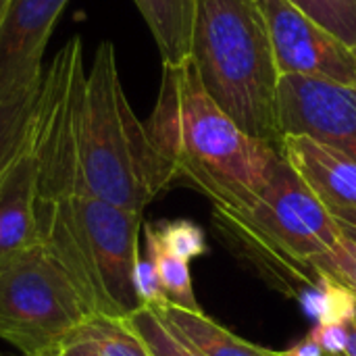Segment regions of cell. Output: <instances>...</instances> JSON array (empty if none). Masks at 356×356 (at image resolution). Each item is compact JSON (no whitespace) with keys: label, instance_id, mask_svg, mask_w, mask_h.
Here are the masks:
<instances>
[{"label":"cell","instance_id":"obj_15","mask_svg":"<svg viewBox=\"0 0 356 356\" xmlns=\"http://www.w3.org/2000/svg\"><path fill=\"white\" fill-rule=\"evenodd\" d=\"M144 232V240H146V248L152 252L154 263H156V271H159V280L163 286V292L169 300V305L192 311V313H202L196 294H194V286H192V275H190V265L188 261H181L173 254H169L156 236V229L152 223L142 225Z\"/></svg>","mask_w":356,"mask_h":356},{"label":"cell","instance_id":"obj_23","mask_svg":"<svg viewBox=\"0 0 356 356\" xmlns=\"http://www.w3.org/2000/svg\"><path fill=\"white\" fill-rule=\"evenodd\" d=\"M325 355H344L346 344H348V330L346 323H323L315 325L309 334Z\"/></svg>","mask_w":356,"mask_h":356},{"label":"cell","instance_id":"obj_31","mask_svg":"<svg viewBox=\"0 0 356 356\" xmlns=\"http://www.w3.org/2000/svg\"><path fill=\"white\" fill-rule=\"evenodd\" d=\"M282 356H286V355H284V353H282Z\"/></svg>","mask_w":356,"mask_h":356},{"label":"cell","instance_id":"obj_32","mask_svg":"<svg viewBox=\"0 0 356 356\" xmlns=\"http://www.w3.org/2000/svg\"><path fill=\"white\" fill-rule=\"evenodd\" d=\"M355 50H356V44H355Z\"/></svg>","mask_w":356,"mask_h":356},{"label":"cell","instance_id":"obj_30","mask_svg":"<svg viewBox=\"0 0 356 356\" xmlns=\"http://www.w3.org/2000/svg\"><path fill=\"white\" fill-rule=\"evenodd\" d=\"M0 356H8V355H0Z\"/></svg>","mask_w":356,"mask_h":356},{"label":"cell","instance_id":"obj_7","mask_svg":"<svg viewBox=\"0 0 356 356\" xmlns=\"http://www.w3.org/2000/svg\"><path fill=\"white\" fill-rule=\"evenodd\" d=\"M273 44L280 75H305L356 86V50L290 0H257Z\"/></svg>","mask_w":356,"mask_h":356},{"label":"cell","instance_id":"obj_18","mask_svg":"<svg viewBox=\"0 0 356 356\" xmlns=\"http://www.w3.org/2000/svg\"><path fill=\"white\" fill-rule=\"evenodd\" d=\"M79 336L92 344L94 356H150L144 342L123 319L94 315L79 330Z\"/></svg>","mask_w":356,"mask_h":356},{"label":"cell","instance_id":"obj_8","mask_svg":"<svg viewBox=\"0 0 356 356\" xmlns=\"http://www.w3.org/2000/svg\"><path fill=\"white\" fill-rule=\"evenodd\" d=\"M277 106L284 136H309L356 161V86L284 75Z\"/></svg>","mask_w":356,"mask_h":356},{"label":"cell","instance_id":"obj_11","mask_svg":"<svg viewBox=\"0 0 356 356\" xmlns=\"http://www.w3.org/2000/svg\"><path fill=\"white\" fill-rule=\"evenodd\" d=\"M35 198L38 159L31 140L27 150L0 177V267L40 242Z\"/></svg>","mask_w":356,"mask_h":356},{"label":"cell","instance_id":"obj_12","mask_svg":"<svg viewBox=\"0 0 356 356\" xmlns=\"http://www.w3.org/2000/svg\"><path fill=\"white\" fill-rule=\"evenodd\" d=\"M146 21L163 65H179L190 58L192 31L198 0H134Z\"/></svg>","mask_w":356,"mask_h":356},{"label":"cell","instance_id":"obj_4","mask_svg":"<svg viewBox=\"0 0 356 356\" xmlns=\"http://www.w3.org/2000/svg\"><path fill=\"white\" fill-rule=\"evenodd\" d=\"M190 58L204 90L240 129L282 150V75L259 2L198 0Z\"/></svg>","mask_w":356,"mask_h":356},{"label":"cell","instance_id":"obj_25","mask_svg":"<svg viewBox=\"0 0 356 356\" xmlns=\"http://www.w3.org/2000/svg\"><path fill=\"white\" fill-rule=\"evenodd\" d=\"M286 356H325L323 353V348L311 338V336H307L302 342H298L296 346H292L290 350H286L284 353Z\"/></svg>","mask_w":356,"mask_h":356},{"label":"cell","instance_id":"obj_3","mask_svg":"<svg viewBox=\"0 0 356 356\" xmlns=\"http://www.w3.org/2000/svg\"><path fill=\"white\" fill-rule=\"evenodd\" d=\"M38 240L65 267L94 315L125 319L140 309L136 265L142 213L81 192L35 198Z\"/></svg>","mask_w":356,"mask_h":356},{"label":"cell","instance_id":"obj_27","mask_svg":"<svg viewBox=\"0 0 356 356\" xmlns=\"http://www.w3.org/2000/svg\"><path fill=\"white\" fill-rule=\"evenodd\" d=\"M8 2H10V0H0V19H2V15H4V10H6V6H8Z\"/></svg>","mask_w":356,"mask_h":356},{"label":"cell","instance_id":"obj_19","mask_svg":"<svg viewBox=\"0 0 356 356\" xmlns=\"http://www.w3.org/2000/svg\"><path fill=\"white\" fill-rule=\"evenodd\" d=\"M344 44H356V0H290Z\"/></svg>","mask_w":356,"mask_h":356},{"label":"cell","instance_id":"obj_6","mask_svg":"<svg viewBox=\"0 0 356 356\" xmlns=\"http://www.w3.org/2000/svg\"><path fill=\"white\" fill-rule=\"evenodd\" d=\"M92 317L42 242L0 267V340L21 356H54Z\"/></svg>","mask_w":356,"mask_h":356},{"label":"cell","instance_id":"obj_26","mask_svg":"<svg viewBox=\"0 0 356 356\" xmlns=\"http://www.w3.org/2000/svg\"><path fill=\"white\" fill-rule=\"evenodd\" d=\"M346 330H348V344L342 356H356V319L346 323Z\"/></svg>","mask_w":356,"mask_h":356},{"label":"cell","instance_id":"obj_22","mask_svg":"<svg viewBox=\"0 0 356 356\" xmlns=\"http://www.w3.org/2000/svg\"><path fill=\"white\" fill-rule=\"evenodd\" d=\"M136 294L140 300V307H148L154 311H161L169 305L161 280H159V271H156V263L152 252L146 248L144 257L140 254L138 265H136Z\"/></svg>","mask_w":356,"mask_h":356},{"label":"cell","instance_id":"obj_13","mask_svg":"<svg viewBox=\"0 0 356 356\" xmlns=\"http://www.w3.org/2000/svg\"><path fill=\"white\" fill-rule=\"evenodd\" d=\"M156 313L190 344H194L202 356H282L277 350H269L238 338L204 313H192L173 305H167Z\"/></svg>","mask_w":356,"mask_h":356},{"label":"cell","instance_id":"obj_10","mask_svg":"<svg viewBox=\"0 0 356 356\" xmlns=\"http://www.w3.org/2000/svg\"><path fill=\"white\" fill-rule=\"evenodd\" d=\"M282 156L327 209H356V161L309 136H284Z\"/></svg>","mask_w":356,"mask_h":356},{"label":"cell","instance_id":"obj_16","mask_svg":"<svg viewBox=\"0 0 356 356\" xmlns=\"http://www.w3.org/2000/svg\"><path fill=\"white\" fill-rule=\"evenodd\" d=\"M298 302L315 325L348 323L356 319L355 292L323 273H319V284L305 290Z\"/></svg>","mask_w":356,"mask_h":356},{"label":"cell","instance_id":"obj_21","mask_svg":"<svg viewBox=\"0 0 356 356\" xmlns=\"http://www.w3.org/2000/svg\"><path fill=\"white\" fill-rule=\"evenodd\" d=\"M311 265L356 294V240L342 236L332 250L313 257Z\"/></svg>","mask_w":356,"mask_h":356},{"label":"cell","instance_id":"obj_24","mask_svg":"<svg viewBox=\"0 0 356 356\" xmlns=\"http://www.w3.org/2000/svg\"><path fill=\"white\" fill-rule=\"evenodd\" d=\"M344 236L356 240V209H330Z\"/></svg>","mask_w":356,"mask_h":356},{"label":"cell","instance_id":"obj_5","mask_svg":"<svg viewBox=\"0 0 356 356\" xmlns=\"http://www.w3.org/2000/svg\"><path fill=\"white\" fill-rule=\"evenodd\" d=\"M217 232L271 286L296 300L319 284L311 259L344 236L330 209L282 156L248 213L213 209Z\"/></svg>","mask_w":356,"mask_h":356},{"label":"cell","instance_id":"obj_17","mask_svg":"<svg viewBox=\"0 0 356 356\" xmlns=\"http://www.w3.org/2000/svg\"><path fill=\"white\" fill-rule=\"evenodd\" d=\"M144 342L150 356H202L177 330H173L156 311L140 307L123 319Z\"/></svg>","mask_w":356,"mask_h":356},{"label":"cell","instance_id":"obj_14","mask_svg":"<svg viewBox=\"0 0 356 356\" xmlns=\"http://www.w3.org/2000/svg\"><path fill=\"white\" fill-rule=\"evenodd\" d=\"M42 83L0 106V177L33 140Z\"/></svg>","mask_w":356,"mask_h":356},{"label":"cell","instance_id":"obj_20","mask_svg":"<svg viewBox=\"0 0 356 356\" xmlns=\"http://www.w3.org/2000/svg\"><path fill=\"white\" fill-rule=\"evenodd\" d=\"M154 229H156L161 246L169 254H173L181 261L190 263L192 259H198L209 250L204 232L188 219L163 221V223L154 225Z\"/></svg>","mask_w":356,"mask_h":356},{"label":"cell","instance_id":"obj_2","mask_svg":"<svg viewBox=\"0 0 356 356\" xmlns=\"http://www.w3.org/2000/svg\"><path fill=\"white\" fill-rule=\"evenodd\" d=\"M146 129L173 186H190L227 213H248L282 159V150L248 136L211 98L192 58L163 65Z\"/></svg>","mask_w":356,"mask_h":356},{"label":"cell","instance_id":"obj_9","mask_svg":"<svg viewBox=\"0 0 356 356\" xmlns=\"http://www.w3.org/2000/svg\"><path fill=\"white\" fill-rule=\"evenodd\" d=\"M67 2H8L0 19V106L42 83V56Z\"/></svg>","mask_w":356,"mask_h":356},{"label":"cell","instance_id":"obj_29","mask_svg":"<svg viewBox=\"0 0 356 356\" xmlns=\"http://www.w3.org/2000/svg\"><path fill=\"white\" fill-rule=\"evenodd\" d=\"M325 356H336V355H325ZM338 356H342V355H338Z\"/></svg>","mask_w":356,"mask_h":356},{"label":"cell","instance_id":"obj_28","mask_svg":"<svg viewBox=\"0 0 356 356\" xmlns=\"http://www.w3.org/2000/svg\"><path fill=\"white\" fill-rule=\"evenodd\" d=\"M54 356H67V355H63V353H56V355Z\"/></svg>","mask_w":356,"mask_h":356},{"label":"cell","instance_id":"obj_1","mask_svg":"<svg viewBox=\"0 0 356 356\" xmlns=\"http://www.w3.org/2000/svg\"><path fill=\"white\" fill-rule=\"evenodd\" d=\"M33 148L38 196L81 192L144 213L173 186L146 123L127 102L111 42L98 46L88 73L46 75Z\"/></svg>","mask_w":356,"mask_h":356}]
</instances>
